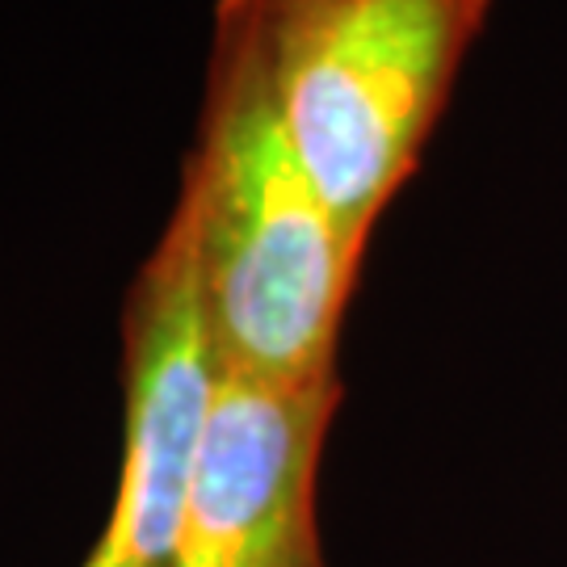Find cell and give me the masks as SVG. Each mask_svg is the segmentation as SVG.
I'll return each instance as SVG.
<instances>
[{
	"instance_id": "cell-1",
	"label": "cell",
	"mask_w": 567,
	"mask_h": 567,
	"mask_svg": "<svg viewBox=\"0 0 567 567\" xmlns=\"http://www.w3.org/2000/svg\"><path fill=\"white\" fill-rule=\"evenodd\" d=\"M177 206L194 231L219 365L265 383L337 374L365 244L344 231L295 156L240 0H215Z\"/></svg>"
},
{
	"instance_id": "cell-2",
	"label": "cell",
	"mask_w": 567,
	"mask_h": 567,
	"mask_svg": "<svg viewBox=\"0 0 567 567\" xmlns=\"http://www.w3.org/2000/svg\"><path fill=\"white\" fill-rule=\"evenodd\" d=\"M290 147L370 244L416 173L492 0H240Z\"/></svg>"
},
{
	"instance_id": "cell-3",
	"label": "cell",
	"mask_w": 567,
	"mask_h": 567,
	"mask_svg": "<svg viewBox=\"0 0 567 567\" xmlns=\"http://www.w3.org/2000/svg\"><path fill=\"white\" fill-rule=\"evenodd\" d=\"M194 231L173 206L122 303L126 437L114 505L84 567H173L185 501L219 383Z\"/></svg>"
},
{
	"instance_id": "cell-4",
	"label": "cell",
	"mask_w": 567,
	"mask_h": 567,
	"mask_svg": "<svg viewBox=\"0 0 567 567\" xmlns=\"http://www.w3.org/2000/svg\"><path fill=\"white\" fill-rule=\"evenodd\" d=\"M341 374L265 383L219 370L173 567H328L316 480Z\"/></svg>"
}]
</instances>
